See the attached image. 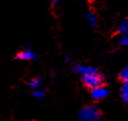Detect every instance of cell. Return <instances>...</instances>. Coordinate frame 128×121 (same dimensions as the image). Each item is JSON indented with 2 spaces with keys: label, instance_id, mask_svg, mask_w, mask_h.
<instances>
[{
  "label": "cell",
  "instance_id": "6da1fadb",
  "mask_svg": "<svg viewBox=\"0 0 128 121\" xmlns=\"http://www.w3.org/2000/svg\"><path fill=\"white\" fill-rule=\"evenodd\" d=\"M101 116V111L95 105H85L77 112L79 121H100Z\"/></svg>",
  "mask_w": 128,
  "mask_h": 121
},
{
  "label": "cell",
  "instance_id": "7a4b0ae2",
  "mask_svg": "<svg viewBox=\"0 0 128 121\" xmlns=\"http://www.w3.org/2000/svg\"><path fill=\"white\" fill-rule=\"evenodd\" d=\"M106 80V76L105 74L101 73L99 70L96 72H92L89 74H85L81 76V81L82 84L87 88V89H93L95 87L104 85Z\"/></svg>",
  "mask_w": 128,
  "mask_h": 121
},
{
  "label": "cell",
  "instance_id": "3957f363",
  "mask_svg": "<svg viewBox=\"0 0 128 121\" xmlns=\"http://www.w3.org/2000/svg\"><path fill=\"white\" fill-rule=\"evenodd\" d=\"M15 60H21V61H37L38 55L36 52H34L30 46H26L23 49L16 52L13 56Z\"/></svg>",
  "mask_w": 128,
  "mask_h": 121
},
{
  "label": "cell",
  "instance_id": "277c9868",
  "mask_svg": "<svg viewBox=\"0 0 128 121\" xmlns=\"http://www.w3.org/2000/svg\"><path fill=\"white\" fill-rule=\"evenodd\" d=\"M70 69L73 73L77 74V75H85V74H89L92 72H96L98 71V68H96L93 65H89V64H83L81 62H75L72 63L70 65Z\"/></svg>",
  "mask_w": 128,
  "mask_h": 121
},
{
  "label": "cell",
  "instance_id": "5b68a950",
  "mask_svg": "<svg viewBox=\"0 0 128 121\" xmlns=\"http://www.w3.org/2000/svg\"><path fill=\"white\" fill-rule=\"evenodd\" d=\"M110 94V90L108 87L104 86V85H101V86H98V87H95L93 89H90V92H89V95L91 97L92 100L94 101H101L105 98H107Z\"/></svg>",
  "mask_w": 128,
  "mask_h": 121
},
{
  "label": "cell",
  "instance_id": "8992f818",
  "mask_svg": "<svg viewBox=\"0 0 128 121\" xmlns=\"http://www.w3.org/2000/svg\"><path fill=\"white\" fill-rule=\"evenodd\" d=\"M85 19L87 20L88 24L90 25L91 28H96L97 25H98V18L96 16V14L91 11V10H87L86 13H85Z\"/></svg>",
  "mask_w": 128,
  "mask_h": 121
},
{
  "label": "cell",
  "instance_id": "52a82bcc",
  "mask_svg": "<svg viewBox=\"0 0 128 121\" xmlns=\"http://www.w3.org/2000/svg\"><path fill=\"white\" fill-rule=\"evenodd\" d=\"M43 83H44V80L42 77H33L31 78L28 82H27V86L32 90V89H36V88H40L43 86Z\"/></svg>",
  "mask_w": 128,
  "mask_h": 121
},
{
  "label": "cell",
  "instance_id": "ba28073f",
  "mask_svg": "<svg viewBox=\"0 0 128 121\" xmlns=\"http://www.w3.org/2000/svg\"><path fill=\"white\" fill-rule=\"evenodd\" d=\"M30 95H31L34 99H37V100H43V99L46 98L47 92H46V90H45L43 87H40V88L32 89L31 92H30Z\"/></svg>",
  "mask_w": 128,
  "mask_h": 121
},
{
  "label": "cell",
  "instance_id": "9c48e42d",
  "mask_svg": "<svg viewBox=\"0 0 128 121\" xmlns=\"http://www.w3.org/2000/svg\"><path fill=\"white\" fill-rule=\"evenodd\" d=\"M116 32H117L119 35H122V34L128 32V17L122 19V20L119 22V24H118V26H117V28H116Z\"/></svg>",
  "mask_w": 128,
  "mask_h": 121
},
{
  "label": "cell",
  "instance_id": "30bf717a",
  "mask_svg": "<svg viewBox=\"0 0 128 121\" xmlns=\"http://www.w3.org/2000/svg\"><path fill=\"white\" fill-rule=\"evenodd\" d=\"M118 79L121 82H125L128 80V65H126L118 74Z\"/></svg>",
  "mask_w": 128,
  "mask_h": 121
},
{
  "label": "cell",
  "instance_id": "8fae6325",
  "mask_svg": "<svg viewBox=\"0 0 128 121\" xmlns=\"http://www.w3.org/2000/svg\"><path fill=\"white\" fill-rule=\"evenodd\" d=\"M118 44L121 47H128V32L120 35L119 40H118Z\"/></svg>",
  "mask_w": 128,
  "mask_h": 121
},
{
  "label": "cell",
  "instance_id": "7c38bea8",
  "mask_svg": "<svg viewBox=\"0 0 128 121\" xmlns=\"http://www.w3.org/2000/svg\"><path fill=\"white\" fill-rule=\"evenodd\" d=\"M73 61V56L70 53H65L63 55V63L64 64H70Z\"/></svg>",
  "mask_w": 128,
  "mask_h": 121
},
{
  "label": "cell",
  "instance_id": "4fadbf2b",
  "mask_svg": "<svg viewBox=\"0 0 128 121\" xmlns=\"http://www.w3.org/2000/svg\"><path fill=\"white\" fill-rule=\"evenodd\" d=\"M120 97H121L122 101L128 105V91H123V90H121V92H120Z\"/></svg>",
  "mask_w": 128,
  "mask_h": 121
},
{
  "label": "cell",
  "instance_id": "5bb4252c",
  "mask_svg": "<svg viewBox=\"0 0 128 121\" xmlns=\"http://www.w3.org/2000/svg\"><path fill=\"white\" fill-rule=\"evenodd\" d=\"M121 90L128 91V80L125 81V82H122V88H121Z\"/></svg>",
  "mask_w": 128,
  "mask_h": 121
},
{
  "label": "cell",
  "instance_id": "9a60e30c",
  "mask_svg": "<svg viewBox=\"0 0 128 121\" xmlns=\"http://www.w3.org/2000/svg\"><path fill=\"white\" fill-rule=\"evenodd\" d=\"M49 76L53 79V78H55L56 76H57V73H56V70L55 69H52V70H50V72H49Z\"/></svg>",
  "mask_w": 128,
  "mask_h": 121
},
{
  "label": "cell",
  "instance_id": "2e32d148",
  "mask_svg": "<svg viewBox=\"0 0 128 121\" xmlns=\"http://www.w3.org/2000/svg\"><path fill=\"white\" fill-rule=\"evenodd\" d=\"M60 1H61V0H51V3H52L53 5H56V4H58Z\"/></svg>",
  "mask_w": 128,
  "mask_h": 121
}]
</instances>
